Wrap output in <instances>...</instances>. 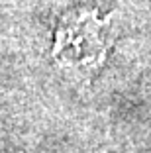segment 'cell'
Instances as JSON below:
<instances>
[{
    "instance_id": "1",
    "label": "cell",
    "mask_w": 151,
    "mask_h": 153,
    "mask_svg": "<svg viewBox=\"0 0 151 153\" xmlns=\"http://www.w3.org/2000/svg\"><path fill=\"white\" fill-rule=\"evenodd\" d=\"M104 22L96 12H69L59 22L53 55L61 63L92 65L104 57Z\"/></svg>"
}]
</instances>
